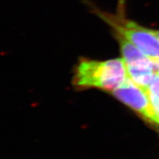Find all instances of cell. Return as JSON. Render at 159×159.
<instances>
[{
  "instance_id": "cell-7",
  "label": "cell",
  "mask_w": 159,
  "mask_h": 159,
  "mask_svg": "<svg viewBox=\"0 0 159 159\" xmlns=\"http://www.w3.org/2000/svg\"><path fill=\"white\" fill-rule=\"evenodd\" d=\"M152 33H153L154 34L156 35V36L159 39V30H152Z\"/></svg>"
},
{
  "instance_id": "cell-5",
  "label": "cell",
  "mask_w": 159,
  "mask_h": 159,
  "mask_svg": "<svg viewBox=\"0 0 159 159\" xmlns=\"http://www.w3.org/2000/svg\"><path fill=\"white\" fill-rule=\"evenodd\" d=\"M148 89L151 94L159 95V72L156 73V76L149 85Z\"/></svg>"
},
{
  "instance_id": "cell-1",
  "label": "cell",
  "mask_w": 159,
  "mask_h": 159,
  "mask_svg": "<svg viewBox=\"0 0 159 159\" xmlns=\"http://www.w3.org/2000/svg\"><path fill=\"white\" fill-rule=\"evenodd\" d=\"M128 78L122 58L103 61L81 59L76 67L73 83L78 88H95L112 92Z\"/></svg>"
},
{
  "instance_id": "cell-3",
  "label": "cell",
  "mask_w": 159,
  "mask_h": 159,
  "mask_svg": "<svg viewBox=\"0 0 159 159\" xmlns=\"http://www.w3.org/2000/svg\"><path fill=\"white\" fill-rule=\"evenodd\" d=\"M112 94L143 118L159 125V116L151 102L148 89L143 88L128 78L121 86L113 91Z\"/></svg>"
},
{
  "instance_id": "cell-4",
  "label": "cell",
  "mask_w": 159,
  "mask_h": 159,
  "mask_svg": "<svg viewBox=\"0 0 159 159\" xmlns=\"http://www.w3.org/2000/svg\"><path fill=\"white\" fill-rule=\"evenodd\" d=\"M114 34L119 42L127 69H151L156 72V63L150 57L126 38L116 33Z\"/></svg>"
},
{
  "instance_id": "cell-6",
  "label": "cell",
  "mask_w": 159,
  "mask_h": 159,
  "mask_svg": "<svg viewBox=\"0 0 159 159\" xmlns=\"http://www.w3.org/2000/svg\"><path fill=\"white\" fill-rule=\"evenodd\" d=\"M149 94H150L151 102H152V105H153L155 110H156V113L159 116V95L151 94L150 92H149Z\"/></svg>"
},
{
  "instance_id": "cell-2",
  "label": "cell",
  "mask_w": 159,
  "mask_h": 159,
  "mask_svg": "<svg viewBox=\"0 0 159 159\" xmlns=\"http://www.w3.org/2000/svg\"><path fill=\"white\" fill-rule=\"evenodd\" d=\"M92 11L108 25L114 33L119 34L136 46L141 51L156 63L159 69V39L152 30L145 28L128 19L125 13V0H119L115 13L92 7Z\"/></svg>"
},
{
  "instance_id": "cell-8",
  "label": "cell",
  "mask_w": 159,
  "mask_h": 159,
  "mask_svg": "<svg viewBox=\"0 0 159 159\" xmlns=\"http://www.w3.org/2000/svg\"><path fill=\"white\" fill-rule=\"evenodd\" d=\"M158 72H159V71H158Z\"/></svg>"
}]
</instances>
